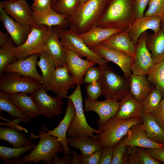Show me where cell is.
<instances>
[{"label": "cell", "instance_id": "obj_1", "mask_svg": "<svg viewBox=\"0 0 164 164\" xmlns=\"http://www.w3.org/2000/svg\"><path fill=\"white\" fill-rule=\"evenodd\" d=\"M38 135H35L33 132L31 133L30 138L32 139L40 138L38 144L30 153L24 155L22 158L9 159L5 162L10 164H24L29 162L34 164L43 161L44 164H52L55 155L63 151L62 144L56 137L48 134L43 128L38 130Z\"/></svg>", "mask_w": 164, "mask_h": 164}, {"label": "cell", "instance_id": "obj_2", "mask_svg": "<svg viewBox=\"0 0 164 164\" xmlns=\"http://www.w3.org/2000/svg\"><path fill=\"white\" fill-rule=\"evenodd\" d=\"M108 0H88L68 18L69 29L78 34L97 26Z\"/></svg>", "mask_w": 164, "mask_h": 164}, {"label": "cell", "instance_id": "obj_3", "mask_svg": "<svg viewBox=\"0 0 164 164\" xmlns=\"http://www.w3.org/2000/svg\"><path fill=\"white\" fill-rule=\"evenodd\" d=\"M134 0H108L97 26L125 29L135 20Z\"/></svg>", "mask_w": 164, "mask_h": 164}, {"label": "cell", "instance_id": "obj_4", "mask_svg": "<svg viewBox=\"0 0 164 164\" xmlns=\"http://www.w3.org/2000/svg\"><path fill=\"white\" fill-rule=\"evenodd\" d=\"M142 122V118L124 120L117 119L114 117L103 125L98 126L97 129L101 132L97 134L96 136L103 147L114 148L127 135L131 127Z\"/></svg>", "mask_w": 164, "mask_h": 164}, {"label": "cell", "instance_id": "obj_5", "mask_svg": "<svg viewBox=\"0 0 164 164\" xmlns=\"http://www.w3.org/2000/svg\"><path fill=\"white\" fill-rule=\"evenodd\" d=\"M99 66L101 73L98 80L101 86L102 95L106 99L121 101L129 93L128 79L115 73L107 64Z\"/></svg>", "mask_w": 164, "mask_h": 164}, {"label": "cell", "instance_id": "obj_6", "mask_svg": "<svg viewBox=\"0 0 164 164\" xmlns=\"http://www.w3.org/2000/svg\"><path fill=\"white\" fill-rule=\"evenodd\" d=\"M73 92L67 98L70 99L74 106L76 114L73 117L68 129L67 136L73 137L81 136H87L97 139L94 133L101 132L98 130L92 128L88 124L86 120L83 108V99L82 95L80 84L77 85Z\"/></svg>", "mask_w": 164, "mask_h": 164}, {"label": "cell", "instance_id": "obj_7", "mask_svg": "<svg viewBox=\"0 0 164 164\" xmlns=\"http://www.w3.org/2000/svg\"><path fill=\"white\" fill-rule=\"evenodd\" d=\"M50 27L45 25H36L32 27L25 42L14 48L17 60L24 59L34 54H39L45 51V43L50 33Z\"/></svg>", "mask_w": 164, "mask_h": 164}, {"label": "cell", "instance_id": "obj_8", "mask_svg": "<svg viewBox=\"0 0 164 164\" xmlns=\"http://www.w3.org/2000/svg\"><path fill=\"white\" fill-rule=\"evenodd\" d=\"M42 87V84L35 79L16 73H5L0 74V91L7 94H30Z\"/></svg>", "mask_w": 164, "mask_h": 164}, {"label": "cell", "instance_id": "obj_9", "mask_svg": "<svg viewBox=\"0 0 164 164\" xmlns=\"http://www.w3.org/2000/svg\"><path fill=\"white\" fill-rule=\"evenodd\" d=\"M58 29L60 41L64 48L81 58L86 57L89 60L95 61L99 66L107 64L106 61L86 45L77 34L69 29Z\"/></svg>", "mask_w": 164, "mask_h": 164}, {"label": "cell", "instance_id": "obj_10", "mask_svg": "<svg viewBox=\"0 0 164 164\" xmlns=\"http://www.w3.org/2000/svg\"><path fill=\"white\" fill-rule=\"evenodd\" d=\"M43 87L30 94L34 100L41 115L48 119L60 114L63 105V98L49 95Z\"/></svg>", "mask_w": 164, "mask_h": 164}, {"label": "cell", "instance_id": "obj_11", "mask_svg": "<svg viewBox=\"0 0 164 164\" xmlns=\"http://www.w3.org/2000/svg\"><path fill=\"white\" fill-rule=\"evenodd\" d=\"M148 32L146 31L140 36L135 45L134 56L130 66L132 73L146 75L150 68L154 63L151 53L146 45Z\"/></svg>", "mask_w": 164, "mask_h": 164}, {"label": "cell", "instance_id": "obj_12", "mask_svg": "<svg viewBox=\"0 0 164 164\" xmlns=\"http://www.w3.org/2000/svg\"><path fill=\"white\" fill-rule=\"evenodd\" d=\"M89 47L107 63L111 61L118 66L122 70L123 76L128 79L132 73L130 66L133 57L101 43Z\"/></svg>", "mask_w": 164, "mask_h": 164}, {"label": "cell", "instance_id": "obj_13", "mask_svg": "<svg viewBox=\"0 0 164 164\" xmlns=\"http://www.w3.org/2000/svg\"><path fill=\"white\" fill-rule=\"evenodd\" d=\"M70 75L66 64L56 68L45 88L46 91H51L57 96L67 98L68 91L76 85L74 78Z\"/></svg>", "mask_w": 164, "mask_h": 164}, {"label": "cell", "instance_id": "obj_14", "mask_svg": "<svg viewBox=\"0 0 164 164\" xmlns=\"http://www.w3.org/2000/svg\"><path fill=\"white\" fill-rule=\"evenodd\" d=\"M84 111H94L99 117L97 121L98 126L103 125L111 118L115 116L119 108L120 102L112 99L103 101L91 100L87 97L84 101Z\"/></svg>", "mask_w": 164, "mask_h": 164}, {"label": "cell", "instance_id": "obj_15", "mask_svg": "<svg viewBox=\"0 0 164 164\" xmlns=\"http://www.w3.org/2000/svg\"><path fill=\"white\" fill-rule=\"evenodd\" d=\"M39 56V54H34L26 58L17 60L5 66L1 74L5 73H16L22 76L33 78L42 84V76L38 73L36 68Z\"/></svg>", "mask_w": 164, "mask_h": 164}, {"label": "cell", "instance_id": "obj_16", "mask_svg": "<svg viewBox=\"0 0 164 164\" xmlns=\"http://www.w3.org/2000/svg\"><path fill=\"white\" fill-rule=\"evenodd\" d=\"M0 6L15 21L31 27L35 25L32 20V10L25 0L0 2Z\"/></svg>", "mask_w": 164, "mask_h": 164}, {"label": "cell", "instance_id": "obj_17", "mask_svg": "<svg viewBox=\"0 0 164 164\" xmlns=\"http://www.w3.org/2000/svg\"><path fill=\"white\" fill-rule=\"evenodd\" d=\"M0 19L16 46H19L23 44L30 32L31 27L13 19L1 6Z\"/></svg>", "mask_w": 164, "mask_h": 164}, {"label": "cell", "instance_id": "obj_18", "mask_svg": "<svg viewBox=\"0 0 164 164\" xmlns=\"http://www.w3.org/2000/svg\"><path fill=\"white\" fill-rule=\"evenodd\" d=\"M67 107L65 115L59 125L52 130L48 129L46 126L42 125L41 127L46 130L48 134L56 137L61 142L63 147L64 154L70 155L72 151L67 143V132L70 124L73 117L76 114V111L72 101L67 98Z\"/></svg>", "mask_w": 164, "mask_h": 164}, {"label": "cell", "instance_id": "obj_19", "mask_svg": "<svg viewBox=\"0 0 164 164\" xmlns=\"http://www.w3.org/2000/svg\"><path fill=\"white\" fill-rule=\"evenodd\" d=\"M162 18L159 16H146L135 19L124 30L129 34L135 45L141 35L148 29H151L154 33H158L161 28Z\"/></svg>", "mask_w": 164, "mask_h": 164}, {"label": "cell", "instance_id": "obj_20", "mask_svg": "<svg viewBox=\"0 0 164 164\" xmlns=\"http://www.w3.org/2000/svg\"><path fill=\"white\" fill-rule=\"evenodd\" d=\"M124 139L127 146L151 149L164 146V144L155 142L148 138L145 131V125L142 122L131 127Z\"/></svg>", "mask_w": 164, "mask_h": 164}, {"label": "cell", "instance_id": "obj_21", "mask_svg": "<svg viewBox=\"0 0 164 164\" xmlns=\"http://www.w3.org/2000/svg\"><path fill=\"white\" fill-rule=\"evenodd\" d=\"M45 51L55 62L56 68L61 67L66 64V54L59 36L58 27H50V32L45 45Z\"/></svg>", "mask_w": 164, "mask_h": 164}, {"label": "cell", "instance_id": "obj_22", "mask_svg": "<svg viewBox=\"0 0 164 164\" xmlns=\"http://www.w3.org/2000/svg\"><path fill=\"white\" fill-rule=\"evenodd\" d=\"M68 17L56 13L52 6L44 11L32 12V20L35 25H45L50 27L55 26L66 29L69 26Z\"/></svg>", "mask_w": 164, "mask_h": 164}, {"label": "cell", "instance_id": "obj_23", "mask_svg": "<svg viewBox=\"0 0 164 164\" xmlns=\"http://www.w3.org/2000/svg\"><path fill=\"white\" fill-rule=\"evenodd\" d=\"M66 65L69 74L75 79L76 84H83V77L87 70L96 63L87 59L83 60L75 53L65 48Z\"/></svg>", "mask_w": 164, "mask_h": 164}, {"label": "cell", "instance_id": "obj_24", "mask_svg": "<svg viewBox=\"0 0 164 164\" xmlns=\"http://www.w3.org/2000/svg\"><path fill=\"white\" fill-rule=\"evenodd\" d=\"M120 102L119 108L114 117L116 118L127 120L142 118L144 113L142 104L131 94L126 95Z\"/></svg>", "mask_w": 164, "mask_h": 164}, {"label": "cell", "instance_id": "obj_25", "mask_svg": "<svg viewBox=\"0 0 164 164\" xmlns=\"http://www.w3.org/2000/svg\"><path fill=\"white\" fill-rule=\"evenodd\" d=\"M101 43L133 58L134 56L135 45L128 33L124 30L113 35Z\"/></svg>", "mask_w": 164, "mask_h": 164}, {"label": "cell", "instance_id": "obj_26", "mask_svg": "<svg viewBox=\"0 0 164 164\" xmlns=\"http://www.w3.org/2000/svg\"><path fill=\"white\" fill-rule=\"evenodd\" d=\"M11 100L18 109L25 116L32 119L41 114L32 97L27 94H8Z\"/></svg>", "mask_w": 164, "mask_h": 164}, {"label": "cell", "instance_id": "obj_27", "mask_svg": "<svg viewBox=\"0 0 164 164\" xmlns=\"http://www.w3.org/2000/svg\"><path fill=\"white\" fill-rule=\"evenodd\" d=\"M66 141L68 146L80 150V155L83 157H87L104 147L99 140L87 136L68 137Z\"/></svg>", "mask_w": 164, "mask_h": 164}, {"label": "cell", "instance_id": "obj_28", "mask_svg": "<svg viewBox=\"0 0 164 164\" xmlns=\"http://www.w3.org/2000/svg\"><path fill=\"white\" fill-rule=\"evenodd\" d=\"M128 79L129 93L136 99L142 102L153 86L148 80L146 75L132 73Z\"/></svg>", "mask_w": 164, "mask_h": 164}, {"label": "cell", "instance_id": "obj_29", "mask_svg": "<svg viewBox=\"0 0 164 164\" xmlns=\"http://www.w3.org/2000/svg\"><path fill=\"white\" fill-rule=\"evenodd\" d=\"M162 162L152 158L145 148L127 146L122 164H161Z\"/></svg>", "mask_w": 164, "mask_h": 164}, {"label": "cell", "instance_id": "obj_30", "mask_svg": "<svg viewBox=\"0 0 164 164\" xmlns=\"http://www.w3.org/2000/svg\"><path fill=\"white\" fill-rule=\"evenodd\" d=\"M122 30L121 29L103 28L97 26L84 33L78 35L86 45L89 47L101 43Z\"/></svg>", "mask_w": 164, "mask_h": 164}, {"label": "cell", "instance_id": "obj_31", "mask_svg": "<svg viewBox=\"0 0 164 164\" xmlns=\"http://www.w3.org/2000/svg\"><path fill=\"white\" fill-rule=\"evenodd\" d=\"M0 139L8 142L13 148H17L29 146L32 143L20 130L12 127H0Z\"/></svg>", "mask_w": 164, "mask_h": 164}, {"label": "cell", "instance_id": "obj_32", "mask_svg": "<svg viewBox=\"0 0 164 164\" xmlns=\"http://www.w3.org/2000/svg\"><path fill=\"white\" fill-rule=\"evenodd\" d=\"M161 26L158 33L148 34L146 40L147 47L151 52L154 63L164 59V26Z\"/></svg>", "mask_w": 164, "mask_h": 164}, {"label": "cell", "instance_id": "obj_33", "mask_svg": "<svg viewBox=\"0 0 164 164\" xmlns=\"http://www.w3.org/2000/svg\"><path fill=\"white\" fill-rule=\"evenodd\" d=\"M142 118L148 138L155 142L164 144V130L152 113H144Z\"/></svg>", "mask_w": 164, "mask_h": 164}, {"label": "cell", "instance_id": "obj_34", "mask_svg": "<svg viewBox=\"0 0 164 164\" xmlns=\"http://www.w3.org/2000/svg\"><path fill=\"white\" fill-rule=\"evenodd\" d=\"M0 110L8 113L14 120L19 119L23 123L30 122V119L23 115L18 109L10 100L8 94L0 91Z\"/></svg>", "mask_w": 164, "mask_h": 164}, {"label": "cell", "instance_id": "obj_35", "mask_svg": "<svg viewBox=\"0 0 164 164\" xmlns=\"http://www.w3.org/2000/svg\"><path fill=\"white\" fill-rule=\"evenodd\" d=\"M39 59L37 61V66L41 70L43 78V87L46 88L48 84L50 78L55 69V62L46 51L39 54Z\"/></svg>", "mask_w": 164, "mask_h": 164}, {"label": "cell", "instance_id": "obj_36", "mask_svg": "<svg viewBox=\"0 0 164 164\" xmlns=\"http://www.w3.org/2000/svg\"><path fill=\"white\" fill-rule=\"evenodd\" d=\"M146 76L148 80L156 89L164 93V59L154 63L149 69Z\"/></svg>", "mask_w": 164, "mask_h": 164}, {"label": "cell", "instance_id": "obj_37", "mask_svg": "<svg viewBox=\"0 0 164 164\" xmlns=\"http://www.w3.org/2000/svg\"><path fill=\"white\" fill-rule=\"evenodd\" d=\"M80 4L79 0H54L52 8L56 13L69 17L74 13Z\"/></svg>", "mask_w": 164, "mask_h": 164}, {"label": "cell", "instance_id": "obj_38", "mask_svg": "<svg viewBox=\"0 0 164 164\" xmlns=\"http://www.w3.org/2000/svg\"><path fill=\"white\" fill-rule=\"evenodd\" d=\"M16 45L10 38L7 43L0 49V74L8 64L17 60L14 49Z\"/></svg>", "mask_w": 164, "mask_h": 164}, {"label": "cell", "instance_id": "obj_39", "mask_svg": "<svg viewBox=\"0 0 164 164\" xmlns=\"http://www.w3.org/2000/svg\"><path fill=\"white\" fill-rule=\"evenodd\" d=\"M163 96V93L154 86L147 96L142 102L144 113H152L159 104Z\"/></svg>", "mask_w": 164, "mask_h": 164}, {"label": "cell", "instance_id": "obj_40", "mask_svg": "<svg viewBox=\"0 0 164 164\" xmlns=\"http://www.w3.org/2000/svg\"><path fill=\"white\" fill-rule=\"evenodd\" d=\"M36 145L35 143L32 142L29 146L18 148L0 146V157L5 162L11 158H19L22 154L33 149Z\"/></svg>", "mask_w": 164, "mask_h": 164}, {"label": "cell", "instance_id": "obj_41", "mask_svg": "<svg viewBox=\"0 0 164 164\" xmlns=\"http://www.w3.org/2000/svg\"><path fill=\"white\" fill-rule=\"evenodd\" d=\"M144 15L162 17L164 13V0H150Z\"/></svg>", "mask_w": 164, "mask_h": 164}, {"label": "cell", "instance_id": "obj_42", "mask_svg": "<svg viewBox=\"0 0 164 164\" xmlns=\"http://www.w3.org/2000/svg\"><path fill=\"white\" fill-rule=\"evenodd\" d=\"M101 73L100 67L91 66L89 67L85 72L83 83L87 84L98 80Z\"/></svg>", "mask_w": 164, "mask_h": 164}, {"label": "cell", "instance_id": "obj_43", "mask_svg": "<svg viewBox=\"0 0 164 164\" xmlns=\"http://www.w3.org/2000/svg\"><path fill=\"white\" fill-rule=\"evenodd\" d=\"M87 97L91 100H97L102 95L101 86L98 80L88 84L85 86Z\"/></svg>", "mask_w": 164, "mask_h": 164}, {"label": "cell", "instance_id": "obj_44", "mask_svg": "<svg viewBox=\"0 0 164 164\" xmlns=\"http://www.w3.org/2000/svg\"><path fill=\"white\" fill-rule=\"evenodd\" d=\"M126 147L123 138L114 148L113 156L111 164H122L124 155Z\"/></svg>", "mask_w": 164, "mask_h": 164}, {"label": "cell", "instance_id": "obj_45", "mask_svg": "<svg viewBox=\"0 0 164 164\" xmlns=\"http://www.w3.org/2000/svg\"><path fill=\"white\" fill-rule=\"evenodd\" d=\"M150 0H134V9L135 19L144 16L145 9Z\"/></svg>", "mask_w": 164, "mask_h": 164}, {"label": "cell", "instance_id": "obj_46", "mask_svg": "<svg viewBox=\"0 0 164 164\" xmlns=\"http://www.w3.org/2000/svg\"><path fill=\"white\" fill-rule=\"evenodd\" d=\"M155 119L164 130V93L158 106L152 113Z\"/></svg>", "mask_w": 164, "mask_h": 164}, {"label": "cell", "instance_id": "obj_47", "mask_svg": "<svg viewBox=\"0 0 164 164\" xmlns=\"http://www.w3.org/2000/svg\"><path fill=\"white\" fill-rule=\"evenodd\" d=\"M103 148L86 157L81 156V164H99Z\"/></svg>", "mask_w": 164, "mask_h": 164}, {"label": "cell", "instance_id": "obj_48", "mask_svg": "<svg viewBox=\"0 0 164 164\" xmlns=\"http://www.w3.org/2000/svg\"><path fill=\"white\" fill-rule=\"evenodd\" d=\"M54 0H33L34 2L30 7L32 11H42L52 6Z\"/></svg>", "mask_w": 164, "mask_h": 164}, {"label": "cell", "instance_id": "obj_49", "mask_svg": "<svg viewBox=\"0 0 164 164\" xmlns=\"http://www.w3.org/2000/svg\"><path fill=\"white\" fill-rule=\"evenodd\" d=\"M114 148L104 146L103 148L99 164H110L112 161Z\"/></svg>", "mask_w": 164, "mask_h": 164}, {"label": "cell", "instance_id": "obj_50", "mask_svg": "<svg viewBox=\"0 0 164 164\" xmlns=\"http://www.w3.org/2000/svg\"><path fill=\"white\" fill-rule=\"evenodd\" d=\"M145 149L152 158L164 163V146L161 148Z\"/></svg>", "mask_w": 164, "mask_h": 164}, {"label": "cell", "instance_id": "obj_51", "mask_svg": "<svg viewBox=\"0 0 164 164\" xmlns=\"http://www.w3.org/2000/svg\"><path fill=\"white\" fill-rule=\"evenodd\" d=\"M72 157L70 155L59 158L58 153H56L54 155L53 159V164H70Z\"/></svg>", "mask_w": 164, "mask_h": 164}, {"label": "cell", "instance_id": "obj_52", "mask_svg": "<svg viewBox=\"0 0 164 164\" xmlns=\"http://www.w3.org/2000/svg\"><path fill=\"white\" fill-rule=\"evenodd\" d=\"M71 153L72 154V157L70 164H81L80 155H79L77 152L75 150L72 151Z\"/></svg>", "mask_w": 164, "mask_h": 164}, {"label": "cell", "instance_id": "obj_53", "mask_svg": "<svg viewBox=\"0 0 164 164\" xmlns=\"http://www.w3.org/2000/svg\"><path fill=\"white\" fill-rule=\"evenodd\" d=\"M9 34L7 32L4 33L0 31V47H3L8 41L11 37H9Z\"/></svg>", "mask_w": 164, "mask_h": 164}, {"label": "cell", "instance_id": "obj_54", "mask_svg": "<svg viewBox=\"0 0 164 164\" xmlns=\"http://www.w3.org/2000/svg\"><path fill=\"white\" fill-rule=\"evenodd\" d=\"M161 25L164 26V13L162 17V21L161 22Z\"/></svg>", "mask_w": 164, "mask_h": 164}, {"label": "cell", "instance_id": "obj_55", "mask_svg": "<svg viewBox=\"0 0 164 164\" xmlns=\"http://www.w3.org/2000/svg\"><path fill=\"white\" fill-rule=\"evenodd\" d=\"M88 0H79V1H80V5L83 4L85 3Z\"/></svg>", "mask_w": 164, "mask_h": 164}, {"label": "cell", "instance_id": "obj_56", "mask_svg": "<svg viewBox=\"0 0 164 164\" xmlns=\"http://www.w3.org/2000/svg\"><path fill=\"white\" fill-rule=\"evenodd\" d=\"M8 0L10 1H16L17 0Z\"/></svg>", "mask_w": 164, "mask_h": 164}]
</instances>
